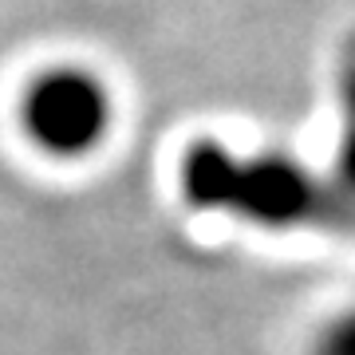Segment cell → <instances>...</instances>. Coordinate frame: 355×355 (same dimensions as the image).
Wrapping results in <instances>:
<instances>
[{"instance_id":"cell-1","label":"cell","mask_w":355,"mask_h":355,"mask_svg":"<svg viewBox=\"0 0 355 355\" xmlns=\"http://www.w3.org/2000/svg\"><path fill=\"white\" fill-rule=\"evenodd\" d=\"M40 123H44V135L48 139H76L83 142L87 135V123L95 119L91 111V91L83 87H51L44 91V103H40Z\"/></svg>"}]
</instances>
